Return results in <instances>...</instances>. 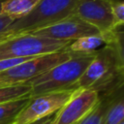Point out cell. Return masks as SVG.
Instances as JSON below:
<instances>
[{"mask_svg": "<svg viewBox=\"0 0 124 124\" xmlns=\"http://www.w3.org/2000/svg\"><path fill=\"white\" fill-rule=\"evenodd\" d=\"M78 0H40L26 16L14 20L0 35V42L16 35L28 34L69 16Z\"/></svg>", "mask_w": 124, "mask_h": 124, "instance_id": "3", "label": "cell"}, {"mask_svg": "<svg viewBox=\"0 0 124 124\" xmlns=\"http://www.w3.org/2000/svg\"><path fill=\"white\" fill-rule=\"evenodd\" d=\"M71 41L21 34L0 42V60L7 58H28L67 50Z\"/></svg>", "mask_w": 124, "mask_h": 124, "instance_id": "4", "label": "cell"}, {"mask_svg": "<svg viewBox=\"0 0 124 124\" xmlns=\"http://www.w3.org/2000/svg\"><path fill=\"white\" fill-rule=\"evenodd\" d=\"M73 91L65 90L30 96L28 103L19 111L12 124H31L54 114L67 102Z\"/></svg>", "mask_w": 124, "mask_h": 124, "instance_id": "6", "label": "cell"}, {"mask_svg": "<svg viewBox=\"0 0 124 124\" xmlns=\"http://www.w3.org/2000/svg\"><path fill=\"white\" fill-rule=\"evenodd\" d=\"M103 45H105V41L101 34L89 35L73 41L67 50L74 54H92Z\"/></svg>", "mask_w": 124, "mask_h": 124, "instance_id": "12", "label": "cell"}, {"mask_svg": "<svg viewBox=\"0 0 124 124\" xmlns=\"http://www.w3.org/2000/svg\"><path fill=\"white\" fill-rule=\"evenodd\" d=\"M107 107V98L104 95H100V100L92 110L85 115L78 124H102L104 113Z\"/></svg>", "mask_w": 124, "mask_h": 124, "instance_id": "15", "label": "cell"}, {"mask_svg": "<svg viewBox=\"0 0 124 124\" xmlns=\"http://www.w3.org/2000/svg\"><path fill=\"white\" fill-rule=\"evenodd\" d=\"M107 98V107L102 124H119L124 119V97L123 85L103 93Z\"/></svg>", "mask_w": 124, "mask_h": 124, "instance_id": "10", "label": "cell"}, {"mask_svg": "<svg viewBox=\"0 0 124 124\" xmlns=\"http://www.w3.org/2000/svg\"><path fill=\"white\" fill-rule=\"evenodd\" d=\"M33 57H28V58H7V59H1L0 60V73L4 72L14 66H16L26 60H29Z\"/></svg>", "mask_w": 124, "mask_h": 124, "instance_id": "17", "label": "cell"}, {"mask_svg": "<svg viewBox=\"0 0 124 124\" xmlns=\"http://www.w3.org/2000/svg\"><path fill=\"white\" fill-rule=\"evenodd\" d=\"M30 96H31V86L25 83L0 87V104Z\"/></svg>", "mask_w": 124, "mask_h": 124, "instance_id": "14", "label": "cell"}, {"mask_svg": "<svg viewBox=\"0 0 124 124\" xmlns=\"http://www.w3.org/2000/svg\"><path fill=\"white\" fill-rule=\"evenodd\" d=\"M94 53H72L68 59L30 79L26 84L31 86V96L49 92L75 90L78 80L92 60Z\"/></svg>", "mask_w": 124, "mask_h": 124, "instance_id": "2", "label": "cell"}, {"mask_svg": "<svg viewBox=\"0 0 124 124\" xmlns=\"http://www.w3.org/2000/svg\"><path fill=\"white\" fill-rule=\"evenodd\" d=\"M70 15L95 27L100 34L114 29L110 0H78Z\"/></svg>", "mask_w": 124, "mask_h": 124, "instance_id": "8", "label": "cell"}, {"mask_svg": "<svg viewBox=\"0 0 124 124\" xmlns=\"http://www.w3.org/2000/svg\"><path fill=\"white\" fill-rule=\"evenodd\" d=\"M14 21L13 18H11L10 16L1 14L0 15V35L12 24V22Z\"/></svg>", "mask_w": 124, "mask_h": 124, "instance_id": "18", "label": "cell"}, {"mask_svg": "<svg viewBox=\"0 0 124 124\" xmlns=\"http://www.w3.org/2000/svg\"><path fill=\"white\" fill-rule=\"evenodd\" d=\"M119 124H124V121H123V122H121V123H119Z\"/></svg>", "mask_w": 124, "mask_h": 124, "instance_id": "21", "label": "cell"}, {"mask_svg": "<svg viewBox=\"0 0 124 124\" xmlns=\"http://www.w3.org/2000/svg\"><path fill=\"white\" fill-rule=\"evenodd\" d=\"M39 2L40 0H4L1 6V14L16 20L31 13Z\"/></svg>", "mask_w": 124, "mask_h": 124, "instance_id": "11", "label": "cell"}, {"mask_svg": "<svg viewBox=\"0 0 124 124\" xmlns=\"http://www.w3.org/2000/svg\"><path fill=\"white\" fill-rule=\"evenodd\" d=\"M29 99L30 97H24L0 104V124H12Z\"/></svg>", "mask_w": 124, "mask_h": 124, "instance_id": "13", "label": "cell"}, {"mask_svg": "<svg viewBox=\"0 0 124 124\" xmlns=\"http://www.w3.org/2000/svg\"><path fill=\"white\" fill-rule=\"evenodd\" d=\"M3 1H4V0H0V15H1V6H2Z\"/></svg>", "mask_w": 124, "mask_h": 124, "instance_id": "20", "label": "cell"}, {"mask_svg": "<svg viewBox=\"0 0 124 124\" xmlns=\"http://www.w3.org/2000/svg\"><path fill=\"white\" fill-rule=\"evenodd\" d=\"M28 34L39 35L53 40L73 42L84 36L100 34V32L95 27L81 20L78 16L69 15L58 21L34 30Z\"/></svg>", "mask_w": 124, "mask_h": 124, "instance_id": "9", "label": "cell"}, {"mask_svg": "<svg viewBox=\"0 0 124 124\" xmlns=\"http://www.w3.org/2000/svg\"><path fill=\"white\" fill-rule=\"evenodd\" d=\"M53 118H54V114H51L47 117L40 119V120H38L34 123H31V124H53Z\"/></svg>", "mask_w": 124, "mask_h": 124, "instance_id": "19", "label": "cell"}, {"mask_svg": "<svg viewBox=\"0 0 124 124\" xmlns=\"http://www.w3.org/2000/svg\"><path fill=\"white\" fill-rule=\"evenodd\" d=\"M111 14L114 28L123 27L124 23V2L122 0H110Z\"/></svg>", "mask_w": 124, "mask_h": 124, "instance_id": "16", "label": "cell"}, {"mask_svg": "<svg viewBox=\"0 0 124 124\" xmlns=\"http://www.w3.org/2000/svg\"><path fill=\"white\" fill-rule=\"evenodd\" d=\"M71 55L72 53L70 51L64 50L36 56L26 60L0 73V87L26 84L33 78L68 59Z\"/></svg>", "mask_w": 124, "mask_h": 124, "instance_id": "5", "label": "cell"}, {"mask_svg": "<svg viewBox=\"0 0 124 124\" xmlns=\"http://www.w3.org/2000/svg\"><path fill=\"white\" fill-rule=\"evenodd\" d=\"M100 100L93 89H75L67 102L54 113L53 124H78Z\"/></svg>", "mask_w": 124, "mask_h": 124, "instance_id": "7", "label": "cell"}, {"mask_svg": "<svg viewBox=\"0 0 124 124\" xmlns=\"http://www.w3.org/2000/svg\"><path fill=\"white\" fill-rule=\"evenodd\" d=\"M123 55L110 46L99 48L78 80L75 89H93L99 94L123 85Z\"/></svg>", "mask_w": 124, "mask_h": 124, "instance_id": "1", "label": "cell"}]
</instances>
